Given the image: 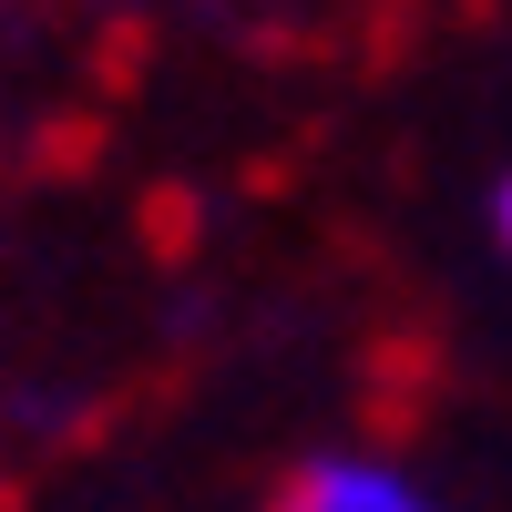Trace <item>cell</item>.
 Masks as SVG:
<instances>
[{"label":"cell","mask_w":512,"mask_h":512,"mask_svg":"<svg viewBox=\"0 0 512 512\" xmlns=\"http://www.w3.org/2000/svg\"><path fill=\"white\" fill-rule=\"evenodd\" d=\"M492 246H502V256H512V175H502V185H492Z\"/></svg>","instance_id":"obj_2"},{"label":"cell","mask_w":512,"mask_h":512,"mask_svg":"<svg viewBox=\"0 0 512 512\" xmlns=\"http://www.w3.org/2000/svg\"><path fill=\"white\" fill-rule=\"evenodd\" d=\"M287 502H297V512H420L431 492H420L410 472L359 461V451H328V461H308V472L287 482Z\"/></svg>","instance_id":"obj_1"}]
</instances>
